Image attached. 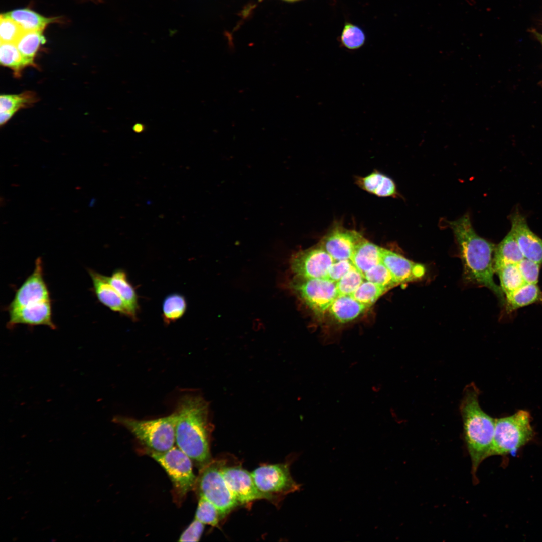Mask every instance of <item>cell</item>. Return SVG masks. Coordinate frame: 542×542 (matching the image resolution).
Instances as JSON below:
<instances>
[{
	"mask_svg": "<svg viewBox=\"0 0 542 542\" xmlns=\"http://www.w3.org/2000/svg\"><path fill=\"white\" fill-rule=\"evenodd\" d=\"M381 261L398 284L421 279L426 273L422 264L408 259L401 255L381 247Z\"/></svg>",
	"mask_w": 542,
	"mask_h": 542,
	"instance_id": "16",
	"label": "cell"
},
{
	"mask_svg": "<svg viewBox=\"0 0 542 542\" xmlns=\"http://www.w3.org/2000/svg\"><path fill=\"white\" fill-rule=\"evenodd\" d=\"M113 421L129 430L146 447V450L163 453L175 446V412L167 417L139 420L117 416Z\"/></svg>",
	"mask_w": 542,
	"mask_h": 542,
	"instance_id": "4",
	"label": "cell"
},
{
	"mask_svg": "<svg viewBox=\"0 0 542 542\" xmlns=\"http://www.w3.org/2000/svg\"><path fill=\"white\" fill-rule=\"evenodd\" d=\"M223 466L222 462L211 461L200 469L195 485L199 496L212 502L218 510L221 518L239 505L224 478Z\"/></svg>",
	"mask_w": 542,
	"mask_h": 542,
	"instance_id": "7",
	"label": "cell"
},
{
	"mask_svg": "<svg viewBox=\"0 0 542 542\" xmlns=\"http://www.w3.org/2000/svg\"><path fill=\"white\" fill-rule=\"evenodd\" d=\"M380 249V247L364 238L356 247L350 260L364 275L381 262Z\"/></svg>",
	"mask_w": 542,
	"mask_h": 542,
	"instance_id": "22",
	"label": "cell"
},
{
	"mask_svg": "<svg viewBox=\"0 0 542 542\" xmlns=\"http://www.w3.org/2000/svg\"><path fill=\"white\" fill-rule=\"evenodd\" d=\"M25 31L13 20L1 16V42L16 44Z\"/></svg>",
	"mask_w": 542,
	"mask_h": 542,
	"instance_id": "35",
	"label": "cell"
},
{
	"mask_svg": "<svg viewBox=\"0 0 542 542\" xmlns=\"http://www.w3.org/2000/svg\"><path fill=\"white\" fill-rule=\"evenodd\" d=\"M496 273L498 274L500 288L506 295L514 291L525 283L518 269L517 264H509L501 267Z\"/></svg>",
	"mask_w": 542,
	"mask_h": 542,
	"instance_id": "27",
	"label": "cell"
},
{
	"mask_svg": "<svg viewBox=\"0 0 542 542\" xmlns=\"http://www.w3.org/2000/svg\"><path fill=\"white\" fill-rule=\"evenodd\" d=\"M251 473L258 490L272 501L300 489L301 485L292 478L287 464L262 465Z\"/></svg>",
	"mask_w": 542,
	"mask_h": 542,
	"instance_id": "9",
	"label": "cell"
},
{
	"mask_svg": "<svg viewBox=\"0 0 542 542\" xmlns=\"http://www.w3.org/2000/svg\"><path fill=\"white\" fill-rule=\"evenodd\" d=\"M45 42L42 31H25L17 41L15 44L27 66L34 65L36 52Z\"/></svg>",
	"mask_w": 542,
	"mask_h": 542,
	"instance_id": "25",
	"label": "cell"
},
{
	"mask_svg": "<svg viewBox=\"0 0 542 542\" xmlns=\"http://www.w3.org/2000/svg\"><path fill=\"white\" fill-rule=\"evenodd\" d=\"M145 451L168 474L173 485L174 501L180 505L188 493L195 487L197 478L192 461L176 446L163 453Z\"/></svg>",
	"mask_w": 542,
	"mask_h": 542,
	"instance_id": "6",
	"label": "cell"
},
{
	"mask_svg": "<svg viewBox=\"0 0 542 542\" xmlns=\"http://www.w3.org/2000/svg\"><path fill=\"white\" fill-rule=\"evenodd\" d=\"M175 412V446L201 469L211 461L212 425L208 403L200 395H186L181 398Z\"/></svg>",
	"mask_w": 542,
	"mask_h": 542,
	"instance_id": "1",
	"label": "cell"
},
{
	"mask_svg": "<svg viewBox=\"0 0 542 542\" xmlns=\"http://www.w3.org/2000/svg\"><path fill=\"white\" fill-rule=\"evenodd\" d=\"M366 280L391 289L399 285L389 270L380 262L364 274Z\"/></svg>",
	"mask_w": 542,
	"mask_h": 542,
	"instance_id": "33",
	"label": "cell"
},
{
	"mask_svg": "<svg viewBox=\"0 0 542 542\" xmlns=\"http://www.w3.org/2000/svg\"><path fill=\"white\" fill-rule=\"evenodd\" d=\"M7 326L12 328L18 324L29 326L44 325L52 329L56 326L52 320L50 300L43 301L9 311Z\"/></svg>",
	"mask_w": 542,
	"mask_h": 542,
	"instance_id": "15",
	"label": "cell"
},
{
	"mask_svg": "<svg viewBox=\"0 0 542 542\" xmlns=\"http://www.w3.org/2000/svg\"><path fill=\"white\" fill-rule=\"evenodd\" d=\"M355 183L362 190L378 197L394 196L397 193L394 181L378 171L364 177H356Z\"/></svg>",
	"mask_w": 542,
	"mask_h": 542,
	"instance_id": "19",
	"label": "cell"
},
{
	"mask_svg": "<svg viewBox=\"0 0 542 542\" xmlns=\"http://www.w3.org/2000/svg\"><path fill=\"white\" fill-rule=\"evenodd\" d=\"M505 297L506 310L509 312L535 303L542 302V292L535 284L525 283Z\"/></svg>",
	"mask_w": 542,
	"mask_h": 542,
	"instance_id": "23",
	"label": "cell"
},
{
	"mask_svg": "<svg viewBox=\"0 0 542 542\" xmlns=\"http://www.w3.org/2000/svg\"><path fill=\"white\" fill-rule=\"evenodd\" d=\"M364 238L360 232L346 229L337 222L322 237L319 245L336 261L350 260L356 247Z\"/></svg>",
	"mask_w": 542,
	"mask_h": 542,
	"instance_id": "11",
	"label": "cell"
},
{
	"mask_svg": "<svg viewBox=\"0 0 542 542\" xmlns=\"http://www.w3.org/2000/svg\"><path fill=\"white\" fill-rule=\"evenodd\" d=\"M517 266L525 283L537 284L541 264L524 258Z\"/></svg>",
	"mask_w": 542,
	"mask_h": 542,
	"instance_id": "36",
	"label": "cell"
},
{
	"mask_svg": "<svg viewBox=\"0 0 542 542\" xmlns=\"http://www.w3.org/2000/svg\"><path fill=\"white\" fill-rule=\"evenodd\" d=\"M335 262L319 245L294 253L290 260V268L294 276L311 279H327Z\"/></svg>",
	"mask_w": 542,
	"mask_h": 542,
	"instance_id": "10",
	"label": "cell"
},
{
	"mask_svg": "<svg viewBox=\"0 0 542 542\" xmlns=\"http://www.w3.org/2000/svg\"><path fill=\"white\" fill-rule=\"evenodd\" d=\"M224 478L239 505L246 504L258 499L270 498L260 492L251 473L241 466L222 467Z\"/></svg>",
	"mask_w": 542,
	"mask_h": 542,
	"instance_id": "13",
	"label": "cell"
},
{
	"mask_svg": "<svg viewBox=\"0 0 542 542\" xmlns=\"http://www.w3.org/2000/svg\"><path fill=\"white\" fill-rule=\"evenodd\" d=\"M204 529V524L195 518L182 533L178 541H198L200 539Z\"/></svg>",
	"mask_w": 542,
	"mask_h": 542,
	"instance_id": "37",
	"label": "cell"
},
{
	"mask_svg": "<svg viewBox=\"0 0 542 542\" xmlns=\"http://www.w3.org/2000/svg\"><path fill=\"white\" fill-rule=\"evenodd\" d=\"M36 100L35 95L30 92L19 95H2L0 97V112L14 115L19 109L29 106Z\"/></svg>",
	"mask_w": 542,
	"mask_h": 542,
	"instance_id": "30",
	"label": "cell"
},
{
	"mask_svg": "<svg viewBox=\"0 0 542 542\" xmlns=\"http://www.w3.org/2000/svg\"><path fill=\"white\" fill-rule=\"evenodd\" d=\"M369 308L351 295H338L327 311L337 322L345 323L354 320Z\"/></svg>",
	"mask_w": 542,
	"mask_h": 542,
	"instance_id": "18",
	"label": "cell"
},
{
	"mask_svg": "<svg viewBox=\"0 0 542 542\" xmlns=\"http://www.w3.org/2000/svg\"><path fill=\"white\" fill-rule=\"evenodd\" d=\"M389 289L366 280L351 295L358 301L369 307Z\"/></svg>",
	"mask_w": 542,
	"mask_h": 542,
	"instance_id": "29",
	"label": "cell"
},
{
	"mask_svg": "<svg viewBox=\"0 0 542 542\" xmlns=\"http://www.w3.org/2000/svg\"><path fill=\"white\" fill-rule=\"evenodd\" d=\"M93 290L99 301L111 310L130 317L127 309L120 295L109 282L108 277L89 269Z\"/></svg>",
	"mask_w": 542,
	"mask_h": 542,
	"instance_id": "17",
	"label": "cell"
},
{
	"mask_svg": "<svg viewBox=\"0 0 542 542\" xmlns=\"http://www.w3.org/2000/svg\"><path fill=\"white\" fill-rule=\"evenodd\" d=\"M50 300L48 288L44 279L42 261L41 257H38L35 261L33 272L17 290L7 309L9 311Z\"/></svg>",
	"mask_w": 542,
	"mask_h": 542,
	"instance_id": "12",
	"label": "cell"
},
{
	"mask_svg": "<svg viewBox=\"0 0 542 542\" xmlns=\"http://www.w3.org/2000/svg\"><path fill=\"white\" fill-rule=\"evenodd\" d=\"M95 202H96V199H95V198H92V199H91L90 200V202H89V204H88V206H89V207H93V206H94V205H95Z\"/></svg>",
	"mask_w": 542,
	"mask_h": 542,
	"instance_id": "39",
	"label": "cell"
},
{
	"mask_svg": "<svg viewBox=\"0 0 542 542\" xmlns=\"http://www.w3.org/2000/svg\"><path fill=\"white\" fill-rule=\"evenodd\" d=\"M287 288L316 314L328 311L339 295L336 282L328 279H311L293 276L286 283Z\"/></svg>",
	"mask_w": 542,
	"mask_h": 542,
	"instance_id": "8",
	"label": "cell"
},
{
	"mask_svg": "<svg viewBox=\"0 0 542 542\" xmlns=\"http://www.w3.org/2000/svg\"><path fill=\"white\" fill-rule=\"evenodd\" d=\"M341 39L342 43L345 47L349 49H356L363 45L365 37L360 28L348 23L344 27Z\"/></svg>",
	"mask_w": 542,
	"mask_h": 542,
	"instance_id": "34",
	"label": "cell"
},
{
	"mask_svg": "<svg viewBox=\"0 0 542 542\" xmlns=\"http://www.w3.org/2000/svg\"><path fill=\"white\" fill-rule=\"evenodd\" d=\"M0 61L2 65L12 69L16 76L27 64L14 43L1 42Z\"/></svg>",
	"mask_w": 542,
	"mask_h": 542,
	"instance_id": "28",
	"label": "cell"
},
{
	"mask_svg": "<svg viewBox=\"0 0 542 542\" xmlns=\"http://www.w3.org/2000/svg\"><path fill=\"white\" fill-rule=\"evenodd\" d=\"M221 516L216 507L203 496H200L195 518L204 524L218 525Z\"/></svg>",
	"mask_w": 542,
	"mask_h": 542,
	"instance_id": "31",
	"label": "cell"
},
{
	"mask_svg": "<svg viewBox=\"0 0 542 542\" xmlns=\"http://www.w3.org/2000/svg\"><path fill=\"white\" fill-rule=\"evenodd\" d=\"M354 267L350 260L335 261L329 271L327 279L337 282Z\"/></svg>",
	"mask_w": 542,
	"mask_h": 542,
	"instance_id": "38",
	"label": "cell"
},
{
	"mask_svg": "<svg viewBox=\"0 0 542 542\" xmlns=\"http://www.w3.org/2000/svg\"><path fill=\"white\" fill-rule=\"evenodd\" d=\"M286 1H296V0H286Z\"/></svg>",
	"mask_w": 542,
	"mask_h": 542,
	"instance_id": "41",
	"label": "cell"
},
{
	"mask_svg": "<svg viewBox=\"0 0 542 542\" xmlns=\"http://www.w3.org/2000/svg\"><path fill=\"white\" fill-rule=\"evenodd\" d=\"M18 23L25 31H42L56 18L45 17L29 9L14 10L1 15Z\"/></svg>",
	"mask_w": 542,
	"mask_h": 542,
	"instance_id": "24",
	"label": "cell"
},
{
	"mask_svg": "<svg viewBox=\"0 0 542 542\" xmlns=\"http://www.w3.org/2000/svg\"><path fill=\"white\" fill-rule=\"evenodd\" d=\"M529 413L520 410L513 415L495 419L493 441L488 457L513 452L528 442L533 436Z\"/></svg>",
	"mask_w": 542,
	"mask_h": 542,
	"instance_id": "5",
	"label": "cell"
},
{
	"mask_svg": "<svg viewBox=\"0 0 542 542\" xmlns=\"http://www.w3.org/2000/svg\"><path fill=\"white\" fill-rule=\"evenodd\" d=\"M478 394L475 385L468 386L460 406L464 438L474 477L481 463L488 457L495 428V419L481 409Z\"/></svg>",
	"mask_w": 542,
	"mask_h": 542,
	"instance_id": "3",
	"label": "cell"
},
{
	"mask_svg": "<svg viewBox=\"0 0 542 542\" xmlns=\"http://www.w3.org/2000/svg\"><path fill=\"white\" fill-rule=\"evenodd\" d=\"M534 33L535 34V36L537 37L538 39L539 40V41L542 44V35L538 33H537V32H535Z\"/></svg>",
	"mask_w": 542,
	"mask_h": 542,
	"instance_id": "40",
	"label": "cell"
},
{
	"mask_svg": "<svg viewBox=\"0 0 542 542\" xmlns=\"http://www.w3.org/2000/svg\"><path fill=\"white\" fill-rule=\"evenodd\" d=\"M524 258L515 237L510 231L495 247L494 253L495 272L505 265L518 264Z\"/></svg>",
	"mask_w": 542,
	"mask_h": 542,
	"instance_id": "21",
	"label": "cell"
},
{
	"mask_svg": "<svg viewBox=\"0 0 542 542\" xmlns=\"http://www.w3.org/2000/svg\"><path fill=\"white\" fill-rule=\"evenodd\" d=\"M365 279L355 266L336 282L339 295H352Z\"/></svg>",
	"mask_w": 542,
	"mask_h": 542,
	"instance_id": "32",
	"label": "cell"
},
{
	"mask_svg": "<svg viewBox=\"0 0 542 542\" xmlns=\"http://www.w3.org/2000/svg\"><path fill=\"white\" fill-rule=\"evenodd\" d=\"M449 224L458 244L465 280L489 289L505 304L504 294L493 279L496 245L476 233L468 214Z\"/></svg>",
	"mask_w": 542,
	"mask_h": 542,
	"instance_id": "2",
	"label": "cell"
},
{
	"mask_svg": "<svg viewBox=\"0 0 542 542\" xmlns=\"http://www.w3.org/2000/svg\"><path fill=\"white\" fill-rule=\"evenodd\" d=\"M108 280L123 300L130 317L136 319L139 310L138 297L135 289L128 279L125 272L121 269L115 270Z\"/></svg>",
	"mask_w": 542,
	"mask_h": 542,
	"instance_id": "20",
	"label": "cell"
},
{
	"mask_svg": "<svg viewBox=\"0 0 542 542\" xmlns=\"http://www.w3.org/2000/svg\"><path fill=\"white\" fill-rule=\"evenodd\" d=\"M185 298L179 293H172L166 296L162 304V317L164 322L169 324L183 316L187 309Z\"/></svg>",
	"mask_w": 542,
	"mask_h": 542,
	"instance_id": "26",
	"label": "cell"
},
{
	"mask_svg": "<svg viewBox=\"0 0 542 542\" xmlns=\"http://www.w3.org/2000/svg\"><path fill=\"white\" fill-rule=\"evenodd\" d=\"M510 231L524 258L542 264V239L529 228L526 218L518 210L509 217Z\"/></svg>",
	"mask_w": 542,
	"mask_h": 542,
	"instance_id": "14",
	"label": "cell"
}]
</instances>
